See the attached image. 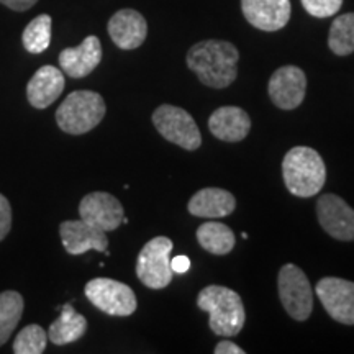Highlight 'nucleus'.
Masks as SVG:
<instances>
[{
    "mask_svg": "<svg viewBox=\"0 0 354 354\" xmlns=\"http://www.w3.org/2000/svg\"><path fill=\"white\" fill-rule=\"evenodd\" d=\"M172 241L166 236H156L141 250L136 261V276L146 287L159 290L172 281L171 268Z\"/></svg>",
    "mask_w": 354,
    "mask_h": 354,
    "instance_id": "nucleus-7",
    "label": "nucleus"
},
{
    "mask_svg": "<svg viewBox=\"0 0 354 354\" xmlns=\"http://www.w3.org/2000/svg\"><path fill=\"white\" fill-rule=\"evenodd\" d=\"M240 53L236 46L221 39H203L190 48L185 63L196 73L203 86L225 88L232 86L238 76Z\"/></svg>",
    "mask_w": 354,
    "mask_h": 354,
    "instance_id": "nucleus-1",
    "label": "nucleus"
},
{
    "mask_svg": "<svg viewBox=\"0 0 354 354\" xmlns=\"http://www.w3.org/2000/svg\"><path fill=\"white\" fill-rule=\"evenodd\" d=\"M315 290L326 313L335 322L354 325V282L339 277H323Z\"/></svg>",
    "mask_w": 354,
    "mask_h": 354,
    "instance_id": "nucleus-9",
    "label": "nucleus"
},
{
    "mask_svg": "<svg viewBox=\"0 0 354 354\" xmlns=\"http://www.w3.org/2000/svg\"><path fill=\"white\" fill-rule=\"evenodd\" d=\"M59 234L64 250L73 256L84 254L88 250L104 253L109 248V238L105 232L92 227L81 218L63 221L59 227Z\"/></svg>",
    "mask_w": 354,
    "mask_h": 354,
    "instance_id": "nucleus-14",
    "label": "nucleus"
},
{
    "mask_svg": "<svg viewBox=\"0 0 354 354\" xmlns=\"http://www.w3.org/2000/svg\"><path fill=\"white\" fill-rule=\"evenodd\" d=\"M86 330V317L77 313L71 304H66L61 307V315L51 323L50 330H48V339H51V343L57 344V346H63V344L81 339Z\"/></svg>",
    "mask_w": 354,
    "mask_h": 354,
    "instance_id": "nucleus-20",
    "label": "nucleus"
},
{
    "mask_svg": "<svg viewBox=\"0 0 354 354\" xmlns=\"http://www.w3.org/2000/svg\"><path fill=\"white\" fill-rule=\"evenodd\" d=\"M64 91V74L55 66H43L26 86V97L35 109H46Z\"/></svg>",
    "mask_w": 354,
    "mask_h": 354,
    "instance_id": "nucleus-18",
    "label": "nucleus"
},
{
    "mask_svg": "<svg viewBox=\"0 0 354 354\" xmlns=\"http://www.w3.org/2000/svg\"><path fill=\"white\" fill-rule=\"evenodd\" d=\"M102 61L100 39L91 35L76 48H66L59 55V66L69 77L81 79L94 71Z\"/></svg>",
    "mask_w": 354,
    "mask_h": 354,
    "instance_id": "nucleus-16",
    "label": "nucleus"
},
{
    "mask_svg": "<svg viewBox=\"0 0 354 354\" xmlns=\"http://www.w3.org/2000/svg\"><path fill=\"white\" fill-rule=\"evenodd\" d=\"M105 100L94 91H76L56 110V122L69 135H84L104 120Z\"/></svg>",
    "mask_w": 354,
    "mask_h": 354,
    "instance_id": "nucleus-4",
    "label": "nucleus"
},
{
    "mask_svg": "<svg viewBox=\"0 0 354 354\" xmlns=\"http://www.w3.org/2000/svg\"><path fill=\"white\" fill-rule=\"evenodd\" d=\"M109 35L120 50H136L145 43L148 24L140 12L123 8L109 20Z\"/></svg>",
    "mask_w": 354,
    "mask_h": 354,
    "instance_id": "nucleus-15",
    "label": "nucleus"
},
{
    "mask_svg": "<svg viewBox=\"0 0 354 354\" xmlns=\"http://www.w3.org/2000/svg\"><path fill=\"white\" fill-rule=\"evenodd\" d=\"M245 19L263 32H277L290 20V0H241Z\"/></svg>",
    "mask_w": 354,
    "mask_h": 354,
    "instance_id": "nucleus-13",
    "label": "nucleus"
},
{
    "mask_svg": "<svg viewBox=\"0 0 354 354\" xmlns=\"http://www.w3.org/2000/svg\"><path fill=\"white\" fill-rule=\"evenodd\" d=\"M328 46L336 56L354 53V13L336 17L330 26Z\"/></svg>",
    "mask_w": 354,
    "mask_h": 354,
    "instance_id": "nucleus-23",
    "label": "nucleus"
},
{
    "mask_svg": "<svg viewBox=\"0 0 354 354\" xmlns=\"http://www.w3.org/2000/svg\"><path fill=\"white\" fill-rule=\"evenodd\" d=\"M269 97L281 110H294L302 104L307 92V77L297 66H282L269 79Z\"/></svg>",
    "mask_w": 354,
    "mask_h": 354,
    "instance_id": "nucleus-10",
    "label": "nucleus"
},
{
    "mask_svg": "<svg viewBox=\"0 0 354 354\" xmlns=\"http://www.w3.org/2000/svg\"><path fill=\"white\" fill-rule=\"evenodd\" d=\"M209 130L215 138L227 143H238L248 136L251 130V118L245 110L240 107H227L216 109L209 118Z\"/></svg>",
    "mask_w": 354,
    "mask_h": 354,
    "instance_id": "nucleus-17",
    "label": "nucleus"
},
{
    "mask_svg": "<svg viewBox=\"0 0 354 354\" xmlns=\"http://www.w3.org/2000/svg\"><path fill=\"white\" fill-rule=\"evenodd\" d=\"M81 220L102 232H113L123 223V207L117 197L107 192L87 194L79 203Z\"/></svg>",
    "mask_w": 354,
    "mask_h": 354,
    "instance_id": "nucleus-12",
    "label": "nucleus"
},
{
    "mask_svg": "<svg viewBox=\"0 0 354 354\" xmlns=\"http://www.w3.org/2000/svg\"><path fill=\"white\" fill-rule=\"evenodd\" d=\"M86 297L102 312L112 317H130L136 310V295L123 282L97 277L87 282Z\"/></svg>",
    "mask_w": 354,
    "mask_h": 354,
    "instance_id": "nucleus-8",
    "label": "nucleus"
},
{
    "mask_svg": "<svg viewBox=\"0 0 354 354\" xmlns=\"http://www.w3.org/2000/svg\"><path fill=\"white\" fill-rule=\"evenodd\" d=\"M279 299L286 312L297 322H305L313 310V292L307 276L295 264L282 266L277 276Z\"/></svg>",
    "mask_w": 354,
    "mask_h": 354,
    "instance_id": "nucleus-6",
    "label": "nucleus"
},
{
    "mask_svg": "<svg viewBox=\"0 0 354 354\" xmlns=\"http://www.w3.org/2000/svg\"><path fill=\"white\" fill-rule=\"evenodd\" d=\"M48 333L39 325H28L17 335L13 342L15 354H41L46 349Z\"/></svg>",
    "mask_w": 354,
    "mask_h": 354,
    "instance_id": "nucleus-25",
    "label": "nucleus"
},
{
    "mask_svg": "<svg viewBox=\"0 0 354 354\" xmlns=\"http://www.w3.org/2000/svg\"><path fill=\"white\" fill-rule=\"evenodd\" d=\"M153 123L162 138L187 151H196L202 145V135L192 115L184 109L165 104L153 113Z\"/></svg>",
    "mask_w": 354,
    "mask_h": 354,
    "instance_id": "nucleus-5",
    "label": "nucleus"
},
{
    "mask_svg": "<svg viewBox=\"0 0 354 354\" xmlns=\"http://www.w3.org/2000/svg\"><path fill=\"white\" fill-rule=\"evenodd\" d=\"M12 228V209L10 203L0 194V241L7 236Z\"/></svg>",
    "mask_w": 354,
    "mask_h": 354,
    "instance_id": "nucleus-27",
    "label": "nucleus"
},
{
    "mask_svg": "<svg viewBox=\"0 0 354 354\" xmlns=\"http://www.w3.org/2000/svg\"><path fill=\"white\" fill-rule=\"evenodd\" d=\"M305 10L317 19L333 17L343 6V0H300Z\"/></svg>",
    "mask_w": 354,
    "mask_h": 354,
    "instance_id": "nucleus-26",
    "label": "nucleus"
},
{
    "mask_svg": "<svg viewBox=\"0 0 354 354\" xmlns=\"http://www.w3.org/2000/svg\"><path fill=\"white\" fill-rule=\"evenodd\" d=\"M189 214L201 218H223L236 209V198L228 190L207 187L194 194L189 201Z\"/></svg>",
    "mask_w": 354,
    "mask_h": 354,
    "instance_id": "nucleus-19",
    "label": "nucleus"
},
{
    "mask_svg": "<svg viewBox=\"0 0 354 354\" xmlns=\"http://www.w3.org/2000/svg\"><path fill=\"white\" fill-rule=\"evenodd\" d=\"M317 216L322 228L339 241L354 240V210L335 194H323L317 202Z\"/></svg>",
    "mask_w": 354,
    "mask_h": 354,
    "instance_id": "nucleus-11",
    "label": "nucleus"
},
{
    "mask_svg": "<svg viewBox=\"0 0 354 354\" xmlns=\"http://www.w3.org/2000/svg\"><path fill=\"white\" fill-rule=\"evenodd\" d=\"M171 268H172V272H177V274L187 272L190 268V259L187 256H176V258L171 261Z\"/></svg>",
    "mask_w": 354,
    "mask_h": 354,
    "instance_id": "nucleus-30",
    "label": "nucleus"
},
{
    "mask_svg": "<svg viewBox=\"0 0 354 354\" xmlns=\"http://www.w3.org/2000/svg\"><path fill=\"white\" fill-rule=\"evenodd\" d=\"M24 307V297L19 292L6 290L0 294V346L8 342L19 325Z\"/></svg>",
    "mask_w": 354,
    "mask_h": 354,
    "instance_id": "nucleus-22",
    "label": "nucleus"
},
{
    "mask_svg": "<svg viewBox=\"0 0 354 354\" xmlns=\"http://www.w3.org/2000/svg\"><path fill=\"white\" fill-rule=\"evenodd\" d=\"M286 187L295 197H313L326 180L325 162L318 151L308 146H295L287 151L282 161Z\"/></svg>",
    "mask_w": 354,
    "mask_h": 354,
    "instance_id": "nucleus-2",
    "label": "nucleus"
},
{
    "mask_svg": "<svg viewBox=\"0 0 354 354\" xmlns=\"http://www.w3.org/2000/svg\"><path fill=\"white\" fill-rule=\"evenodd\" d=\"M197 240L201 246L215 256H225L232 253L236 245L233 230L220 221H205L197 228Z\"/></svg>",
    "mask_w": 354,
    "mask_h": 354,
    "instance_id": "nucleus-21",
    "label": "nucleus"
},
{
    "mask_svg": "<svg viewBox=\"0 0 354 354\" xmlns=\"http://www.w3.org/2000/svg\"><path fill=\"white\" fill-rule=\"evenodd\" d=\"M198 308L210 315L209 326L218 336H234L245 326L246 313L236 292L223 286H209L197 297Z\"/></svg>",
    "mask_w": 354,
    "mask_h": 354,
    "instance_id": "nucleus-3",
    "label": "nucleus"
},
{
    "mask_svg": "<svg viewBox=\"0 0 354 354\" xmlns=\"http://www.w3.org/2000/svg\"><path fill=\"white\" fill-rule=\"evenodd\" d=\"M37 2L38 0H0V3H3V6L12 8V10L15 12L28 10V8H32Z\"/></svg>",
    "mask_w": 354,
    "mask_h": 354,
    "instance_id": "nucleus-28",
    "label": "nucleus"
},
{
    "mask_svg": "<svg viewBox=\"0 0 354 354\" xmlns=\"http://www.w3.org/2000/svg\"><path fill=\"white\" fill-rule=\"evenodd\" d=\"M51 17L43 13L38 15L26 25L24 30V46L25 50L32 55H39L46 51L51 43Z\"/></svg>",
    "mask_w": 354,
    "mask_h": 354,
    "instance_id": "nucleus-24",
    "label": "nucleus"
},
{
    "mask_svg": "<svg viewBox=\"0 0 354 354\" xmlns=\"http://www.w3.org/2000/svg\"><path fill=\"white\" fill-rule=\"evenodd\" d=\"M215 354H245V349H241L238 344H234L233 342H220L216 344L214 349Z\"/></svg>",
    "mask_w": 354,
    "mask_h": 354,
    "instance_id": "nucleus-29",
    "label": "nucleus"
}]
</instances>
